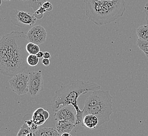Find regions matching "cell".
Instances as JSON below:
<instances>
[{
	"instance_id": "obj_1",
	"label": "cell",
	"mask_w": 148,
	"mask_h": 136,
	"mask_svg": "<svg viewBox=\"0 0 148 136\" xmlns=\"http://www.w3.org/2000/svg\"><path fill=\"white\" fill-rule=\"evenodd\" d=\"M29 42L23 31H11L0 40V73L12 77L29 67L26 45Z\"/></svg>"
},
{
	"instance_id": "obj_2",
	"label": "cell",
	"mask_w": 148,
	"mask_h": 136,
	"mask_svg": "<svg viewBox=\"0 0 148 136\" xmlns=\"http://www.w3.org/2000/svg\"><path fill=\"white\" fill-rule=\"evenodd\" d=\"M100 88L101 86L96 83L78 80H71L69 84L62 85L55 91L51 103L52 109L56 112L64 106H73L76 112V125H82L84 111L80 109L78 105V99L79 97L82 94L98 90Z\"/></svg>"
},
{
	"instance_id": "obj_3",
	"label": "cell",
	"mask_w": 148,
	"mask_h": 136,
	"mask_svg": "<svg viewBox=\"0 0 148 136\" xmlns=\"http://www.w3.org/2000/svg\"><path fill=\"white\" fill-rule=\"evenodd\" d=\"M88 20L98 26L114 22L122 17L126 10L125 0H84Z\"/></svg>"
},
{
	"instance_id": "obj_4",
	"label": "cell",
	"mask_w": 148,
	"mask_h": 136,
	"mask_svg": "<svg viewBox=\"0 0 148 136\" xmlns=\"http://www.w3.org/2000/svg\"><path fill=\"white\" fill-rule=\"evenodd\" d=\"M112 99L109 91L100 89L92 91L86 99L83 108V117L88 114H92L98 117L99 124L98 128L110 119L113 112Z\"/></svg>"
},
{
	"instance_id": "obj_5",
	"label": "cell",
	"mask_w": 148,
	"mask_h": 136,
	"mask_svg": "<svg viewBox=\"0 0 148 136\" xmlns=\"http://www.w3.org/2000/svg\"><path fill=\"white\" fill-rule=\"evenodd\" d=\"M12 23L20 27L33 26L36 20L34 15L28 12L20 11L16 9L12 10L9 13Z\"/></svg>"
},
{
	"instance_id": "obj_6",
	"label": "cell",
	"mask_w": 148,
	"mask_h": 136,
	"mask_svg": "<svg viewBox=\"0 0 148 136\" xmlns=\"http://www.w3.org/2000/svg\"><path fill=\"white\" fill-rule=\"evenodd\" d=\"M12 91L18 95L28 93L29 73L24 72L15 74L9 81Z\"/></svg>"
},
{
	"instance_id": "obj_7",
	"label": "cell",
	"mask_w": 148,
	"mask_h": 136,
	"mask_svg": "<svg viewBox=\"0 0 148 136\" xmlns=\"http://www.w3.org/2000/svg\"><path fill=\"white\" fill-rule=\"evenodd\" d=\"M44 90L42 71H30L29 73V90L27 94L35 97Z\"/></svg>"
},
{
	"instance_id": "obj_8",
	"label": "cell",
	"mask_w": 148,
	"mask_h": 136,
	"mask_svg": "<svg viewBox=\"0 0 148 136\" xmlns=\"http://www.w3.org/2000/svg\"><path fill=\"white\" fill-rule=\"evenodd\" d=\"M29 42L41 45L45 43L47 38V31L42 26H34L26 34Z\"/></svg>"
},
{
	"instance_id": "obj_9",
	"label": "cell",
	"mask_w": 148,
	"mask_h": 136,
	"mask_svg": "<svg viewBox=\"0 0 148 136\" xmlns=\"http://www.w3.org/2000/svg\"><path fill=\"white\" fill-rule=\"evenodd\" d=\"M54 117L57 121L63 119L67 120L76 125V112L73 106L67 105L55 112Z\"/></svg>"
},
{
	"instance_id": "obj_10",
	"label": "cell",
	"mask_w": 148,
	"mask_h": 136,
	"mask_svg": "<svg viewBox=\"0 0 148 136\" xmlns=\"http://www.w3.org/2000/svg\"><path fill=\"white\" fill-rule=\"evenodd\" d=\"M49 113L43 108H38L33 114L32 119L35 124L41 126L43 125L49 117Z\"/></svg>"
},
{
	"instance_id": "obj_11",
	"label": "cell",
	"mask_w": 148,
	"mask_h": 136,
	"mask_svg": "<svg viewBox=\"0 0 148 136\" xmlns=\"http://www.w3.org/2000/svg\"><path fill=\"white\" fill-rule=\"evenodd\" d=\"M76 125L67 120H58L56 124V129L58 132L60 134L64 133H71L73 130Z\"/></svg>"
},
{
	"instance_id": "obj_12",
	"label": "cell",
	"mask_w": 148,
	"mask_h": 136,
	"mask_svg": "<svg viewBox=\"0 0 148 136\" xmlns=\"http://www.w3.org/2000/svg\"><path fill=\"white\" fill-rule=\"evenodd\" d=\"M99 120L96 116L92 114H88L83 117L82 126L87 129L98 128Z\"/></svg>"
},
{
	"instance_id": "obj_13",
	"label": "cell",
	"mask_w": 148,
	"mask_h": 136,
	"mask_svg": "<svg viewBox=\"0 0 148 136\" xmlns=\"http://www.w3.org/2000/svg\"><path fill=\"white\" fill-rule=\"evenodd\" d=\"M35 136H60L56 129L51 127H43L39 129L35 133Z\"/></svg>"
},
{
	"instance_id": "obj_14",
	"label": "cell",
	"mask_w": 148,
	"mask_h": 136,
	"mask_svg": "<svg viewBox=\"0 0 148 136\" xmlns=\"http://www.w3.org/2000/svg\"><path fill=\"white\" fill-rule=\"evenodd\" d=\"M136 33L140 39L148 41V24L139 26L137 29Z\"/></svg>"
},
{
	"instance_id": "obj_15",
	"label": "cell",
	"mask_w": 148,
	"mask_h": 136,
	"mask_svg": "<svg viewBox=\"0 0 148 136\" xmlns=\"http://www.w3.org/2000/svg\"><path fill=\"white\" fill-rule=\"evenodd\" d=\"M17 136H34L35 133L32 131L25 122L23 123V125L21 127L20 131L17 134Z\"/></svg>"
},
{
	"instance_id": "obj_16",
	"label": "cell",
	"mask_w": 148,
	"mask_h": 136,
	"mask_svg": "<svg viewBox=\"0 0 148 136\" xmlns=\"http://www.w3.org/2000/svg\"><path fill=\"white\" fill-rule=\"evenodd\" d=\"M28 5L34 10L35 11L37 10L46 2V0H27L26 1Z\"/></svg>"
},
{
	"instance_id": "obj_17",
	"label": "cell",
	"mask_w": 148,
	"mask_h": 136,
	"mask_svg": "<svg viewBox=\"0 0 148 136\" xmlns=\"http://www.w3.org/2000/svg\"><path fill=\"white\" fill-rule=\"evenodd\" d=\"M137 45L148 58V41L138 38L137 40Z\"/></svg>"
},
{
	"instance_id": "obj_18",
	"label": "cell",
	"mask_w": 148,
	"mask_h": 136,
	"mask_svg": "<svg viewBox=\"0 0 148 136\" xmlns=\"http://www.w3.org/2000/svg\"><path fill=\"white\" fill-rule=\"evenodd\" d=\"M26 50L29 54H36L40 51V48L38 45L29 42L26 45Z\"/></svg>"
},
{
	"instance_id": "obj_19",
	"label": "cell",
	"mask_w": 148,
	"mask_h": 136,
	"mask_svg": "<svg viewBox=\"0 0 148 136\" xmlns=\"http://www.w3.org/2000/svg\"><path fill=\"white\" fill-rule=\"evenodd\" d=\"M39 59L36 54H29L28 57L27 58V63L29 66L34 67L38 65L39 63Z\"/></svg>"
},
{
	"instance_id": "obj_20",
	"label": "cell",
	"mask_w": 148,
	"mask_h": 136,
	"mask_svg": "<svg viewBox=\"0 0 148 136\" xmlns=\"http://www.w3.org/2000/svg\"><path fill=\"white\" fill-rule=\"evenodd\" d=\"M42 6L44 9H45L47 12L51 11V10L53 9V6L52 5V4L49 1L45 2L43 4Z\"/></svg>"
},
{
	"instance_id": "obj_21",
	"label": "cell",
	"mask_w": 148,
	"mask_h": 136,
	"mask_svg": "<svg viewBox=\"0 0 148 136\" xmlns=\"http://www.w3.org/2000/svg\"><path fill=\"white\" fill-rule=\"evenodd\" d=\"M34 15L35 17L36 18L37 20L42 19L43 17V16H44V14L42 13H41L38 10L35 11Z\"/></svg>"
},
{
	"instance_id": "obj_22",
	"label": "cell",
	"mask_w": 148,
	"mask_h": 136,
	"mask_svg": "<svg viewBox=\"0 0 148 136\" xmlns=\"http://www.w3.org/2000/svg\"><path fill=\"white\" fill-rule=\"evenodd\" d=\"M144 13L145 14V19L146 23L148 24V2L144 6Z\"/></svg>"
},
{
	"instance_id": "obj_23",
	"label": "cell",
	"mask_w": 148,
	"mask_h": 136,
	"mask_svg": "<svg viewBox=\"0 0 148 136\" xmlns=\"http://www.w3.org/2000/svg\"><path fill=\"white\" fill-rule=\"evenodd\" d=\"M39 126H38V125H36V124H35V123H33L32 124L31 126L29 127L30 128H31V129L32 131L34 133H35L36 131H37L38 129H39Z\"/></svg>"
},
{
	"instance_id": "obj_24",
	"label": "cell",
	"mask_w": 148,
	"mask_h": 136,
	"mask_svg": "<svg viewBox=\"0 0 148 136\" xmlns=\"http://www.w3.org/2000/svg\"><path fill=\"white\" fill-rule=\"evenodd\" d=\"M42 63H43L44 65L46 66V67H47L50 65V63H51V61L49 60V59H47V58H44L42 60Z\"/></svg>"
},
{
	"instance_id": "obj_25",
	"label": "cell",
	"mask_w": 148,
	"mask_h": 136,
	"mask_svg": "<svg viewBox=\"0 0 148 136\" xmlns=\"http://www.w3.org/2000/svg\"><path fill=\"white\" fill-rule=\"evenodd\" d=\"M44 58H47V59H50L51 58V54L49 52H44V56H43Z\"/></svg>"
},
{
	"instance_id": "obj_26",
	"label": "cell",
	"mask_w": 148,
	"mask_h": 136,
	"mask_svg": "<svg viewBox=\"0 0 148 136\" xmlns=\"http://www.w3.org/2000/svg\"><path fill=\"white\" fill-rule=\"evenodd\" d=\"M36 56H37L38 58H40H40H43V56H44V52H43V51H39V52L36 54Z\"/></svg>"
},
{
	"instance_id": "obj_27",
	"label": "cell",
	"mask_w": 148,
	"mask_h": 136,
	"mask_svg": "<svg viewBox=\"0 0 148 136\" xmlns=\"http://www.w3.org/2000/svg\"><path fill=\"white\" fill-rule=\"evenodd\" d=\"M25 122L27 124V125L29 126V127H30V126H31L32 124L34 122L32 119H29V120H25Z\"/></svg>"
},
{
	"instance_id": "obj_28",
	"label": "cell",
	"mask_w": 148,
	"mask_h": 136,
	"mask_svg": "<svg viewBox=\"0 0 148 136\" xmlns=\"http://www.w3.org/2000/svg\"><path fill=\"white\" fill-rule=\"evenodd\" d=\"M61 136H71V135L69 133H64L61 135Z\"/></svg>"
},
{
	"instance_id": "obj_29",
	"label": "cell",
	"mask_w": 148,
	"mask_h": 136,
	"mask_svg": "<svg viewBox=\"0 0 148 136\" xmlns=\"http://www.w3.org/2000/svg\"><path fill=\"white\" fill-rule=\"evenodd\" d=\"M97 1H99V2H101V1H107V0H96Z\"/></svg>"
},
{
	"instance_id": "obj_30",
	"label": "cell",
	"mask_w": 148,
	"mask_h": 136,
	"mask_svg": "<svg viewBox=\"0 0 148 136\" xmlns=\"http://www.w3.org/2000/svg\"><path fill=\"white\" fill-rule=\"evenodd\" d=\"M4 1H11V0H4Z\"/></svg>"
},
{
	"instance_id": "obj_31",
	"label": "cell",
	"mask_w": 148,
	"mask_h": 136,
	"mask_svg": "<svg viewBox=\"0 0 148 136\" xmlns=\"http://www.w3.org/2000/svg\"><path fill=\"white\" fill-rule=\"evenodd\" d=\"M22 1H26L27 0H22Z\"/></svg>"
}]
</instances>
